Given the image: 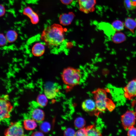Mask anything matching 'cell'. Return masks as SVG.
Instances as JSON below:
<instances>
[{"mask_svg":"<svg viewBox=\"0 0 136 136\" xmlns=\"http://www.w3.org/2000/svg\"><path fill=\"white\" fill-rule=\"evenodd\" d=\"M5 37L7 42L12 43L16 40L17 38L18 34L15 31L11 30L7 32Z\"/></svg>","mask_w":136,"mask_h":136,"instance_id":"19","label":"cell"},{"mask_svg":"<svg viewBox=\"0 0 136 136\" xmlns=\"http://www.w3.org/2000/svg\"><path fill=\"white\" fill-rule=\"evenodd\" d=\"M134 112H135V113L136 114V107H135V109H134Z\"/></svg>","mask_w":136,"mask_h":136,"instance_id":"33","label":"cell"},{"mask_svg":"<svg viewBox=\"0 0 136 136\" xmlns=\"http://www.w3.org/2000/svg\"><path fill=\"white\" fill-rule=\"evenodd\" d=\"M4 134L6 136L24 135L23 127L19 122H11L5 130Z\"/></svg>","mask_w":136,"mask_h":136,"instance_id":"6","label":"cell"},{"mask_svg":"<svg viewBox=\"0 0 136 136\" xmlns=\"http://www.w3.org/2000/svg\"><path fill=\"white\" fill-rule=\"evenodd\" d=\"M59 90L54 83L48 82L45 85L44 92L48 99H51L56 97Z\"/></svg>","mask_w":136,"mask_h":136,"instance_id":"9","label":"cell"},{"mask_svg":"<svg viewBox=\"0 0 136 136\" xmlns=\"http://www.w3.org/2000/svg\"><path fill=\"white\" fill-rule=\"evenodd\" d=\"M0 121L10 117L13 107L9 100L8 96L5 95L0 98Z\"/></svg>","mask_w":136,"mask_h":136,"instance_id":"4","label":"cell"},{"mask_svg":"<svg viewBox=\"0 0 136 136\" xmlns=\"http://www.w3.org/2000/svg\"><path fill=\"white\" fill-rule=\"evenodd\" d=\"M115 105L111 99L108 98L107 103V109L110 112H112L115 109Z\"/></svg>","mask_w":136,"mask_h":136,"instance_id":"24","label":"cell"},{"mask_svg":"<svg viewBox=\"0 0 136 136\" xmlns=\"http://www.w3.org/2000/svg\"><path fill=\"white\" fill-rule=\"evenodd\" d=\"M64 30L62 26L54 24L45 28L40 36V39L49 47L57 46L64 40Z\"/></svg>","mask_w":136,"mask_h":136,"instance_id":"1","label":"cell"},{"mask_svg":"<svg viewBox=\"0 0 136 136\" xmlns=\"http://www.w3.org/2000/svg\"><path fill=\"white\" fill-rule=\"evenodd\" d=\"M83 110L86 112H91L96 109L95 101L91 99H88L84 101L82 104Z\"/></svg>","mask_w":136,"mask_h":136,"instance_id":"14","label":"cell"},{"mask_svg":"<svg viewBox=\"0 0 136 136\" xmlns=\"http://www.w3.org/2000/svg\"><path fill=\"white\" fill-rule=\"evenodd\" d=\"M37 122L32 119H27L24 120L23 125L26 130H31L35 129L37 126Z\"/></svg>","mask_w":136,"mask_h":136,"instance_id":"15","label":"cell"},{"mask_svg":"<svg viewBox=\"0 0 136 136\" xmlns=\"http://www.w3.org/2000/svg\"><path fill=\"white\" fill-rule=\"evenodd\" d=\"M111 26L115 31H120L124 29V24L122 21L116 20L112 23Z\"/></svg>","mask_w":136,"mask_h":136,"instance_id":"20","label":"cell"},{"mask_svg":"<svg viewBox=\"0 0 136 136\" xmlns=\"http://www.w3.org/2000/svg\"><path fill=\"white\" fill-rule=\"evenodd\" d=\"M63 4L65 5H68L71 3L73 0H60Z\"/></svg>","mask_w":136,"mask_h":136,"instance_id":"32","label":"cell"},{"mask_svg":"<svg viewBox=\"0 0 136 136\" xmlns=\"http://www.w3.org/2000/svg\"><path fill=\"white\" fill-rule=\"evenodd\" d=\"M79 9L85 13L94 11L96 0H78Z\"/></svg>","mask_w":136,"mask_h":136,"instance_id":"8","label":"cell"},{"mask_svg":"<svg viewBox=\"0 0 136 136\" xmlns=\"http://www.w3.org/2000/svg\"><path fill=\"white\" fill-rule=\"evenodd\" d=\"M127 135L129 136H136V128L132 127L128 130Z\"/></svg>","mask_w":136,"mask_h":136,"instance_id":"27","label":"cell"},{"mask_svg":"<svg viewBox=\"0 0 136 136\" xmlns=\"http://www.w3.org/2000/svg\"><path fill=\"white\" fill-rule=\"evenodd\" d=\"M0 16L1 17L4 15L5 12V9L4 6L2 5H0Z\"/></svg>","mask_w":136,"mask_h":136,"instance_id":"29","label":"cell"},{"mask_svg":"<svg viewBox=\"0 0 136 136\" xmlns=\"http://www.w3.org/2000/svg\"><path fill=\"white\" fill-rule=\"evenodd\" d=\"M39 126L41 131L42 132L47 133L49 131L51 126L50 123L47 122H42Z\"/></svg>","mask_w":136,"mask_h":136,"instance_id":"23","label":"cell"},{"mask_svg":"<svg viewBox=\"0 0 136 136\" xmlns=\"http://www.w3.org/2000/svg\"><path fill=\"white\" fill-rule=\"evenodd\" d=\"M23 14L29 18L32 24H36L38 23L39 18L38 15L30 7H27L24 8Z\"/></svg>","mask_w":136,"mask_h":136,"instance_id":"10","label":"cell"},{"mask_svg":"<svg viewBox=\"0 0 136 136\" xmlns=\"http://www.w3.org/2000/svg\"><path fill=\"white\" fill-rule=\"evenodd\" d=\"M126 37L124 34L121 32H117L112 35V41L116 44L121 43L125 41Z\"/></svg>","mask_w":136,"mask_h":136,"instance_id":"17","label":"cell"},{"mask_svg":"<svg viewBox=\"0 0 136 136\" xmlns=\"http://www.w3.org/2000/svg\"><path fill=\"white\" fill-rule=\"evenodd\" d=\"M107 89L98 88L93 91L96 109L100 112H103L107 109Z\"/></svg>","mask_w":136,"mask_h":136,"instance_id":"3","label":"cell"},{"mask_svg":"<svg viewBox=\"0 0 136 136\" xmlns=\"http://www.w3.org/2000/svg\"><path fill=\"white\" fill-rule=\"evenodd\" d=\"M75 132L73 129L68 128L65 130L64 134L66 136H75Z\"/></svg>","mask_w":136,"mask_h":136,"instance_id":"26","label":"cell"},{"mask_svg":"<svg viewBox=\"0 0 136 136\" xmlns=\"http://www.w3.org/2000/svg\"><path fill=\"white\" fill-rule=\"evenodd\" d=\"M31 50L32 54L34 56L38 57L41 56L43 55L45 52V45L42 43H37L33 46Z\"/></svg>","mask_w":136,"mask_h":136,"instance_id":"11","label":"cell"},{"mask_svg":"<svg viewBox=\"0 0 136 136\" xmlns=\"http://www.w3.org/2000/svg\"><path fill=\"white\" fill-rule=\"evenodd\" d=\"M47 99L45 94H40L37 96V101L39 106L44 107L46 106L47 103Z\"/></svg>","mask_w":136,"mask_h":136,"instance_id":"21","label":"cell"},{"mask_svg":"<svg viewBox=\"0 0 136 136\" xmlns=\"http://www.w3.org/2000/svg\"><path fill=\"white\" fill-rule=\"evenodd\" d=\"M124 96L128 100L136 97V78L129 82L124 88Z\"/></svg>","mask_w":136,"mask_h":136,"instance_id":"7","label":"cell"},{"mask_svg":"<svg viewBox=\"0 0 136 136\" xmlns=\"http://www.w3.org/2000/svg\"><path fill=\"white\" fill-rule=\"evenodd\" d=\"M87 136H101L100 132L94 125L89 126L85 128Z\"/></svg>","mask_w":136,"mask_h":136,"instance_id":"18","label":"cell"},{"mask_svg":"<svg viewBox=\"0 0 136 136\" xmlns=\"http://www.w3.org/2000/svg\"><path fill=\"white\" fill-rule=\"evenodd\" d=\"M133 10L136 8V0H130Z\"/></svg>","mask_w":136,"mask_h":136,"instance_id":"31","label":"cell"},{"mask_svg":"<svg viewBox=\"0 0 136 136\" xmlns=\"http://www.w3.org/2000/svg\"><path fill=\"white\" fill-rule=\"evenodd\" d=\"M124 25L127 29L132 32H134L136 28V21L130 18H127L125 19Z\"/></svg>","mask_w":136,"mask_h":136,"instance_id":"16","label":"cell"},{"mask_svg":"<svg viewBox=\"0 0 136 136\" xmlns=\"http://www.w3.org/2000/svg\"><path fill=\"white\" fill-rule=\"evenodd\" d=\"M0 46H3L6 44L7 42L5 36L3 33H0Z\"/></svg>","mask_w":136,"mask_h":136,"instance_id":"28","label":"cell"},{"mask_svg":"<svg viewBox=\"0 0 136 136\" xmlns=\"http://www.w3.org/2000/svg\"><path fill=\"white\" fill-rule=\"evenodd\" d=\"M31 135L32 136H43V132L41 131H36L33 132Z\"/></svg>","mask_w":136,"mask_h":136,"instance_id":"30","label":"cell"},{"mask_svg":"<svg viewBox=\"0 0 136 136\" xmlns=\"http://www.w3.org/2000/svg\"><path fill=\"white\" fill-rule=\"evenodd\" d=\"M75 14L73 12L67 13H63L61 15L59 18L60 23L63 25H70L75 17Z\"/></svg>","mask_w":136,"mask_h":136,"instance_id":"12","label":"cell"},{"mask_svg":"<svg viewBox=\"0 0 136 136\" xmlns=\"http://www.w3.org/2000/svg\"><path fill=\"white\" fill-rule=\"evenodd\" d=\"M61 76L65 84L73 87L79 83L81 77V72L79 69L68 67L63 70Z\"/></svg>","mask_w":136,"mask_h":136,"instance_id":"2","label":"cell"},{"mask_svg":"<svg viewBox=\"0 0 136 136\" xmlns=\"http://www.w3.org/2000/svg\"><path fill=\"white\" fill-rule=\"evenodd\" d=\"M136 120V114L134 111L128 110L121 116L122 124L125 130L134 126Z\"/></svg>","mask_w":136,"mask_h":136,"instance_id":"5","label":"cell"},{"mask_svg":"<svg viewBox=\"0 0 136 136\" xmlns=\"http://www.w3.org/2000/svg\"><path fill=\"white\" fill-rule=\"evenodd\" d=\"M31 118L37 123H41L44 119L45 114L43 111L39 108L35 109L32 111L31 114Z\"/></svg>","mask_w":136,"mask_h":136,"instance_id":"13","label":"cell"},{"mask_svg":"<svg viewBox=\"0 0 136 136\" xmlns=\"http://www.w3.org/2000/svg\"><path fill=\"white\" fill-rule=\"evenodd\" d=\"M85 124V120L81 117L77 118L74 121L75 126L77 128L79 129L83 128Z\"/></svg>","mask_w":136,"mask_h":136,"instance_id":"22","label":"cell"},{"mask_svg":"<svg viewBox=\"0 0 136 136\" xmlns=\"http://www.w3.org/2000/svg\"><path fill=\"white\" fill-rule=\"evenodd\" d=\"M75 136H87L85 128H82L79 129L75 132Z\"/></svg>","mask_w":136,"mask_h":136,"instance_id":"25","label":"cell"}]
</instances>
